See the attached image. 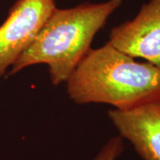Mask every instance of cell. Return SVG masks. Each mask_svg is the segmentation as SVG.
<instances>
[{
    "label": "cell",
    "instance_id": "277c9868",
    "mask_svg": "<svg viewBox=\"0 0 160 160\" xmlns=\"http://www.w3.org/2000/svg\"><path fill=\"white\" fill-rule=\"evenodd\" d=\"M108 43L160 69V0H150L134 19L113 28Z\"/></svg>",
    "mask_w": 160,
    "mask_h": 160
},
{
    "label": "cell",
    "instance_id": "52a82bcc",
    "mask_svg": "<svg viewBox=\"0 0 160 160\" xmlns=\"http://www.w3.org/2000/svg\"><path fill=\"white\" fill-rule=\"evenodd\" d=\"M157 103H158V105H159V106H160V101H159V102H157Z\"/></svg>",
    "mask_w": 160,
    "mask_h": 160
},
{
    "label": "cell",
    "instance_id": "7a4b0ae2",
    "mask_svg": "<svg viewBox=\"0 0 160 160\" xmlns=\"http://www.w3.org/2000/svg\"><path fill=\"white\" fill-rule=\"evenodd\" d=\"M121 4L122 0H109L85 3L69 9L55 8L7 74H16L36 64H46L52 85L66 82L91 49L95 35Z\"/></svg>",
    "mask_w": 160,
    "mask_h": 160
},
{
    "label": "cell",
    "instance_id": "5b68a950",
    "mask_svg": "<svg viewBox=\"0 0 160 160\" xmlns=\"http://www.w3.org/2000/svg\"><path fill=\"white\" fill-rule=\"evenodd\" d=\"M109 118L122 139L142 160H160V106L148 103L126 110L113 109Z\"/></svg>",
    "mask_w": 160,
    "mask_h": 160
},
{
    "label": "cell",
    "instance_id": "3957f363",
    "mask_svg": "<svg viewBox=\"0 0 160 160\" xmlns=\"http://www.w3.org/2000/svg\"><path fill=\"white\" fill-rule=\"evenodd\" d=\"M56 8L54 0H18L0 26V78L29 47Z\"/></svg>",
    "mask_w": 160,
    "mask_h": 160
},
{
    "label": "cell",
    "instance_id": "8992f818",
    "mask_svg": "<svg viewBox=\"0 0 160 160\" xmlns=\"http://www.w3.org/2000/svg\"><path fill=\"white\" fill-rule=\"evenodd\" d=\"M124 151L123 139L115 136L109 139L92 160H118Z\"/></svg>",
    "mask_w": 160,
    "mask_h": 160
},
{
    "label": "cell",
    "instance_id": "6da1fadb",
    "mask_svg": "<svg viewBox=\"0 0 160 160\" xmlns=\"http://www.w3.org/2000/svg\"><path fill=\"white\" fill-rule=\"evenodd\" d=\"M66 83L78 104L105 103L126 110L160 101V69L135 62L109 43L91 48Z\"/></svg>",
    "mask_w": 160,
    "mask_h": 160
}]
</instances>
